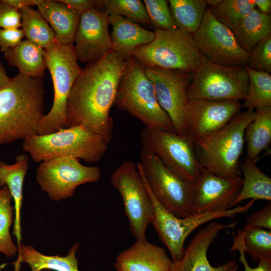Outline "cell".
Instances as JSON below:
<instances>
[{"label":"cell","mask_w":271,"mask_h":271,"mask_svg":"<svg viewBox=\"0 0 271 271\" xmlns=\"http://www.w3.org/2000/svg\"><path fill=\"white\" fill-rule=\"evenodd\" d=\"M126 66V60L113 51L87 64L69 97L65 127L83 125L109 143L113 128L109 111Z\"/></svg>","instance_id":"obj_1"},{"label":"cell","mask_w":271,"mask_h":271,"mask_svg":"<svg viewBox=\"0 0 271 271\" xmlns=\"http://www.w3.org/2000/svg\"><path fill=\"white\" fill-rule=\"evenodd\" d=\"M45 93L42 78L19 73L0 89V146L38 134Z\"/></svg>","instance_id":"obj_2"},{"label":"cell","mask_w":271,"mask_h":271,"mask_svg":"<svg viewBox=\"0 0 271 271\" xmlns=\"http://www.w3.org/2000/svg\"><path fill=\"white\" fill-rule=\"evenodd\" d=\"M254 115V110L252 109L239 112L219 130L194 139L195 152L201 166L220 176L239 175L245 130Z\"/></svg>","instance_id":"obj_3"},{"label":"cell","mask_w":271,"mask_h":271,"mask_svg":"<svg viewBox=\"0 0 271 271\" xmlns=\"http://www.w3.org/2000/svg\"><path fill=\"white\" fill-rule=\"evenodd\" d=\"M114 104L141 121L145 127L176 133L170 117L157 100L144 67L132 56L126 60Z\"/></svg>","instance_id":"obj_4"},{"label":"cell","mask_w":271,"mask_h":271,"mask_svg":"<svg viewBox=\"0 0 271 271\" xmlns=\"http://www.w3.org/2000/svg\"><path fill=\"white\" fill-rule=\"evenodd\" d=\"M108 144L103 138L84 126L75 125L30 137L23 141L22 148L37 163L70 157L93 163L104 156Z\"/></svg>","instance_id":"obj_5"},{"label":"cell","mask_w":271,"mask_h":271,"mask_svg":"<svg viewBox=\"0 0 271 271\" xmlns=\"http://www.w3.org/2000/svg\"><path fill=\"white\" fill-rule=\"evenodd\" d=\"M44 50L46 68L52 76L54 94L52 108L40 123L38 134L40 135L65 127L68 100L82 70L77 63L73 44L62 45L56 41Z\"/></svg>","instance_id":"obj_6"},{"label":"cell","mask_w":271,"mask_h":271,"mask_svg":"<svg viewBox=\"0 0 271 271\" xmlns=\"http://www.w3.org/2000/svg\"><path fill=\"white\" fill-rule=\"evenodd\" d=\"M150 43L136 48L131 56L145 67L192 73L202 55L192 35L179 29H156Z\"/></svg>","instance_id":"obj_7"},{"label":"cell","mask_w":271,"mask_h":271,"mask_svg":"<svg viewBox=\"0 0 271 271\" xmlns=\"http://www.w3.org/2000/svg\"><path fill=\"white\" fill-rule=\"evenodd\" d=\"M138 163L151 192L167 211L180 218L193 214L196 185L169 170L152 152L142 148Z\"/></svg>","instance_id":"obj_8"},{"label":"cell","mask_w":271,"mask_h":271,"mask_svg":"<svg viewBox=\"0 0 271 271\" xmlns=\"http://www.w3.org/2000/svg\"><path fill=\"white\" fill-rule=\"evenodd\" d=\"M249 76L244 66L229 67L214 64L203 56L192 72L187 89L188 100H243Z\"/></svg>","instance_id":"obj_9"},{"label":"cell","mask_w":271,"mask_h":271,"mask_svg":"<svg viewBox=\"0 0 271 271\" xmlns=\"http://www.w3.org/2000/svg\"><path fill=\"white\" fill-rule=\"evenodd\" d=\"M140 171L154 205L155 217L152 224L160 239L168 249L173 261L181 257L187 237L197 228L216 219L233 217L239 214L247 213L255 202L254 200H250L244 205H238L228 210L193 214L184 218L177 217L166 210L157 201L151 191L142 171Z\"/></svg>","instance_id":"obj_10"},{"label":"cell","mask_w":271,"mask_h":271,"mask_svg":"<svg viewBox=\"0 0 271 271\" xmlns=\"http://www.w3.org/2000/svg\"><path fill=\"white\" fill-rule=\"evenodd\" d=\"M110 183L122 200L131 233L137 240H146V232L155 217L154 205L137 164L126 161L111 174Z\"/></svg>","instance_id":"obj_11"},{"label":"cell","mask_w":271,"mask_h":271,"mask_svg":"<svg viewBox=\"0 0 271 271\" xmlns=\"http://www.w3.org/2000/svg\"><path fill=\"white\" fill-rule=\"evenodd\" d=\"M140 140L142 148L155 154L169 170L185 181L197 183L203 168L197 159L193 138L145 127Z\"/></svg>","instance_id":"obj_12"},{"label":"cell","mask_w":271,"mask_h":271,"mask_svg":"<svg viewBox=\"0 0 271 271\" xmlns=\"http://www.w3.org/2000/svg\"><path fill=\"white\" fill-rule=\"evenodd\" d=\"M101 175L97 166H85L76 158L61 157L42 162L36 178L51 200L59 201L73 196L79 186L98 182Z\"/></svg>","instance_id":"obj_13"},{"label":"cell","mask_w":271,"mask_h":271,"mask_svg":"<svg viewBox=\"0 0 271 271\" xmlns=\"http://www.w3.org/2000/svg\"><path fill=\"white\" fill-rule=\"evenodd\" d=\"M192 36L200 54L210 62L229 67L245 65L247 53L239 46L232 31L215 18L210 7Z\"/></svg>","instance_id":"obj_14"},{"label":"cell","mask_w":271,"mask_h":271,"mask_svg":"<svg viewBox=\"0 0 271 271\" xmlns=\"http://www.w3.org/2000/svg\"><path fill=\"white\" fill-rule=\"evenodd\" d=\"M144 68L153 85L157 100L170 117L176 133L188 135L186 123L187 89L192 73L155 67Z\"/></svg>","instance_id":"obj_15"},{"label":"cell","mask_w":271,"mask_h":271,"mask_svg":"<svg viewBox=\"0 0 271 271\" xmlns=\"http://www.w3.org/2000/svg\"><path fill=\"white\" fill-rule=\"evenodd\" d=\"M108 14L93 9L80 15L74 46L77 61L88 64L112 51Z\"/></svg>","instance_id":"obj_16"},{"label":"cell","mask_w":271,"mask_h":271,"mask_svg":"<svg viewBox=\"0 0 271 271\" xmlns=\"http://www.w3.org/2000/svg\"><path fill=\"white\" fill-rule=\"evenodd\" d=\"M242 107L235 100H188L186 115L187 134L194 139L214 133L226 125Z\"/></svg>","instance_id":"obj_17"},{"label":"cell","mask_w":271,"mask_h":271,"mask_svg":"<svg viewBox=\"0 0 271 271\" xmlns=\"http://www.w3.org/2000/svg\"><path fill=\"white\" fill-rule=\"evenodd\" d=\"M242 183L239 175L222 177L203 168L196 183L193 214L234 208Z\"/></svg>","instance_id":"obj_18"},{"label":"cell","mask_w":271,"mask_h":271,"mask_svg":"<svg viewBox=\"0 0 271 271\" xmlns=\"http://www.w3.org/2000/svg\"><path fill=\"white\" fill-rule=\"evenodd\" d=\"M237 224V222L224 224L212 221L194 236L184 248L181 257L172 261L170 271H230L236 264L235 261L213 266L208 260L207 254L209 246L220 232L225 229L234 228Z\"/></svg>","instance_id":"obj_19"},{"label":"cell","mask_w":271,"mask_h":271,"mask_svg":"<svg viewBox=\"0 0 271 271\" xmlns=\"http://www.w3.org/2000/svg\"><path fill=\"white\" fill-rule=\"evenodd\" d=\"M172 262L165 248L137 239L119 253L114 266L117 271H170Z\"/></svg>","instance_id":"obj_20"},{"label":"cell","mask_w":271,"mask_h":271,"mask_svg":"<svg viewBox=\"0 0 271 271\" xmlns=\"http://www.w3.org/2000/svg\"><path fill=\"white\" fill-rule=\"evenodd\" d=\"M112 27L110 38L112 51L124 60L131 56L137 48L147 45L155 38L154 32L119 15H108Z\"/></svg>","instance_id":"obj_21"},{"label":"cell","mask_w":271,"mask_h":271,"mask_svg":"<svg viewBox=\"0 0 271 271\" xmlns=\"http://www.w3.org/2000/svg\"><path fill=\"white\" fill-rule=\"evenodd\" d=\"M37 6L51 25L57 42L62 45L73 44L80 15L59 0H40Z\"/></svg>","instance_id":"obj_22"},{"label":"cell","mask_w":271,"mask_h":271,"mask_svg":"<svg viewBox=\"0 0 271 271\" xmlns=\"http://www.w3.org/2000/svg\"><path fill=\"white\" fill-rule=\"evenodd\" d=\"M29 156L17 155L15 163L8 164L0 160V185L8 187L14 201L15 219L13 235L17 239L18 247L21 240V211L23 204V189L25 177L29 166Z\"/></svg>","instance_id":"obj_23"},{"label":"cell","mask_w":271,"mask_h":271,"mask_svg":"<svg viewBox=\"0 0 271 271\" xmlns=\"http://www.w3.org/2000/svg\"><path fill=\"white\" fill-rule=\"evenodd\" d=\"M80 246L79 242L69 249L67 255H47L37 250L31 245L21 244L18 247V256L13 263L15 271H19L22 263L28 264L31 271L50 269L55 271H79L76 251Z\"/></svg>","instance_id":"obj_24"},{"label":"cell","mask_w":271,"mask_h":271,"mask_svg":"<svg viewBox=\"0 0 271 271\" xmlns=\"http://www.w3.org/2000/svg\"><path fill=\"white\" fill-rule=\"evenodd\" d=\"M4 58L10 66L17 67L21 75L37 78L45 75L44 49L27 40L5 52Z\"/></svg>","instance_id":"obj_25"},{"label":"cell","mask_w":271,"mask_h":271,"mask_svg":"<svg viewBox=\"0 0 271 271\" xmlns=\"http://www.w3.org/2000/svg\"><path fill=\"white\" fill-rule=\"evenodd\" d=\"M271 141V106L256 109L253 119L246 126L244 142L247 158L257 162L260 154L269 147Z\"/></svg>","instance_id":"obj_26"},{"label":"cell","mask_w":271,"mask_h":271,"mask_svg":"<svg viewBox=\"0 0 271 271\" xmlns=\"http://www.w3.org/2000/svg\"><path fill=\"white\" fill-rule=\"evenodd\" d=\"M239 46L247 53L271 34V16L254 8L232 30Z\"/></svg>","instance_id":"obj_27"},{"label":"cell","mask_w":271,"mask_h":271,"mask_svg":"<svg viewBox=\"0 0 271 271\" xmlns=\"http://www.w3.org/2000/svg\"><path fill=\"white\" fill-rule=\"evenodd\" d=\"M256 163L245 158L240 166L243 183L235 206L248 199L271 200V179L257 167Z\"/></svg>","instance_id":"obj_28"},{"label":"cell","mask_w":271,"mask_h":271,"mask_svg":"<svg viewBox=\"0 0 271 271\" xmlns=\"http://www.w3.org/2000/svg\"><path fill=\"white\" fill-rule=\"evenodd\" d=\"M178 29L191 35L199 29L208 6L205 0L168 1Z\"/></svg>","instance_id":"obj_29"},{"label":"cell","mask_w":271,"mask_h":271,"mask_svg":"<svg viewBox=\"0 0 271 271\" xmlns=\"http://www.w3.org/2000/svg\"><path fill=\"white\" fill-rule=\"evenodd\" d=\"M20 12L22 30L27 40L43 49L57 41L54 31L38 11L28 7Z\"/></svg>","instance_id":"obj_30"},{"label":"cell","mask_w":271,"mask_h":271,"mask_svg":"<svg viewBox=\"0 0 271 271\" xmlns=\"http://www.w3.org/2000/svg\"><path fill=\"white\" fill-rule=\"evenodd\" d=\"M244 67L249 76L246 94L242 106L246 109L271 106V75L261 71Z\"/></svg>","instance_id":"obj_31"},{"label":"cell","mask_w":271,"mask_h":271,"mask_svg":"<svg viewBox=\"0 0 271 271\" xmlns=\"http://www.w3.org/2000/svg\"><path fill=\"white\" fill-rule=\"evenodd\" d=\"M242 231L244 251L252 260L271 261V230L245 224Z\"/></svg>","instance_id":"obj_32"},{"label":"cell","mask_w":271,"mask_h":271,"mask_svg":"<svg viewBox=\"0 0 271 271\" xmlns=\"http://www.w3.org/2000/svg\"><path fill=\"white\" fill-rule=\"evenodd\" d=\"M12 197L8 187L4 186L0 190V252L10 257L18 252L10 234V227L13 217Z\"/></svg>","instance_id":"obj_33"},{"label":"cell","mask_w":271,"mask_h":271,"mask_svg":"<svg viewBox=\"0 0 271 271\" xmlns=\"http://www.w3.org/2000/svg\"><path fill=\"white\" fill-rule=\"evenodd\" d=\"M255 8L253 1L221 0L211 9L215 18L232 30Z\"/></svg>","instance_id":"obj_34"},{"label":"cell","mask_w":271,"mask_h":271,"mask_svg":"<svg viewBox=\"0 0 271 271\" xmlns=\"http://www.w3.org/2000/svg\"><path fill=\"white\" fill-rule=\"evenodd\" d=\"M105 11L108 15L122 16L136 23L151 24L143 1L140 0H104Z\"/></svg>","instance_id":"obj_35"},{"label":"cell","mask_w":271,"mask_h":271,"mask_svg":"<svg viewBox=\"0 0 271 271\" xmlns=\"http://www.w3.org/2000/svg\"><path fill=\"white\" fill-rule=\"evenodd\" d=\"M151 23L156 28L173 30L178 28L172 17L168 1L144 0L143 1Z\"/></svg>","instance_id":"obj_36"},{"label":"cell","mask_w":271,"mask_h":271,"mask_svg":"<svg viewBox=\"0 0 271 271\" xmlns=\"http://www.w3.org/2000/svg\"><path fill=\"white\" fill-rule=\"evenodd\" d=\"M245 65L256 71L271 72V34L247 53Z\"/></svg>","instance_id":"obj_37"},{"label":"cell","mask_w":271,"mask_h":271,"mask_svg":"<svg viewBox=\"0 0 271 271\" xmlns=\"http://www.w3.org/2000/svg\"><path fill=\"white\" fill-rule=\"evenodd\" d=\"M21 27L20 11L8 4L5 0L0 1V29H19Z\"/></svg>","instance_id":"obj_38"},{"label":"cell","mask_w":271,"mask_h":271,"mask_svg":"<svg viewBox=\"0 0 271 271\" xmlns=\"http://www.w3.org/2000/svg\"><path fill=\"white\" fill-rule=\"evenodd\" d=\"M242 231L238 230L234 237V242L231 247V251L237 250L239 252V261L244 266V271H271V261L259 260L257 267H250L246 259L242 239Z\"/></svg>","instance_id":"obj_39"},{"label":"cell","mask_w":271,"mask_h":271,"mask_svg":"<svg viewBox=\"0 0 271 271\" xmlns=\"http://www.w3.org/2000/svg\"><path fill=\"white\" fill-rule=\"evenodd\" d=\"M245 225L271 230V203L260 210L251 214L246 218Z\"/></svg>","instance_id":"obj_40"},{"label":"cell","mask_w":271,"mask_h":271,"mask_svg":"<svg viewBox=\"0 0 271 271\" xmlns=\"http://www.w3.org/2000/svg\"><path fill=\"white\" fill-rule=\"evenodd\" d=\"M24 37L20 29H0V51L5 53L17 46Z\"/></svg>","instance_id":"obj_41"},{"label":"cell","mask_w":271,"mask_h":271,"mask_svg":"<svg viewBox=\"0 0 271 271\" xmlns=\"http://www.w3.org/2000/svg\"><path fill=\"white\" fill-rule=\"evenodd\" d=\"M61 2L68 5L79 15L95 9L105 11L104 0H59Z\"/></svg>","instance_id":"obj_42"},{"label":"cell","mask_w":271,"mask_h":271,"mask_svg":"<svg viewBox=\"0 0 271 271\" xmlns=\"http://www.w3.org/2000/svg\"><path fill=\"white\" fill-rule=\"evenodd\" d=\"M5 1L14 8L20 11L25 8L37 6L40 0H5Z\"/></svg>","instance_id":"obj_43"},{"label":"cell","mask_w":271,"mask_h":271,"mask_svg":"<svg viewBox=\"0 0 271 271\" xmlns=\"http://www.w3.org/2000/svg\"><path fill=\"white\" fill-rule=\"evenodd\" d=\"M255 7L261 14L265 15H270L271 1L270 0H253Z\"/></svg>","instance_id":"obj_44"},{"label":"cell","mask_w":271,"mask_h":271,"mask_svg":"<svg viewBox=\"0 0 271 271\" xmlns=\"http://www.w3.org/2000/svg\"><path fill=\"white\" fill-rule=\"evenodd\" d=\"M10 79L4 66L0 61V89L6 86L9 83Z\"/></svg>","instance_id":"obj_45"},{"label":"cell","mask_w":271,"mask_h":271,"mask_svg":"<svg viewBox=\"0 0 271 271\" xmlns=\"http://www.w3.org/2000/svg\"><path fill=\"white\" fill-rule=\"evenodd\" d=\"M238 263H236L234 266L232 268V269L230 270V271H237V269H238Z\"/></svg>","instance_id":"obj_46"},{"label":"cell","mask_w":271,"mask_h":271,"mask_svg":"<svg viewBox=\"0 0 271 271\" xmlns=\"http://www.w3.org/2000/svg\"><path fill=\"white\" fill-rule=\"evenodd\" d=\"M1 188H2V187H1V185H0V190L1 189Z\"/></svg>","instance_id":"obj_47"}]
</instances>
